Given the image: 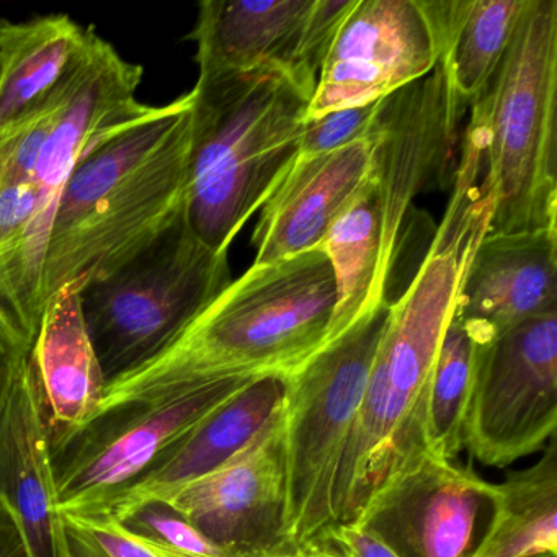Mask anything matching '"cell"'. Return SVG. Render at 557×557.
I'll use <instances>...</instances> for the list:
<instances>
[{"mask_svg":"<svg viewBox=\"0 0 557 557\" xmlns=\"http://www.w3.org/2000/svg\"><path fill=\"white\" fill-rule=\"evenodd\" d=\"M481 159L462 146L453 195L435 237L409 286L389 305L357 422L334 488V530L354 523L391 475L430 453L426 396L433 364L472 252L488 224Z\"/></svg>","mask_w":557,"mask_h":557,"instance_id":"1","label":"cell"},{"mask_svg":"<svg viewBox=\"0 0 557 557\" xmlns=\"http://www.w3.org/2000/svg\"><path fill=\"white\" fill-rule=\"evenodd\" d=\"M191 92L100 146L61 195L41 275V305L63 286L119 270L185 216Z\"/></svg>","mask_w":557,"mask_h":557,"instance_id":"2","label":"cell"},{"mask_svg":"<svg viewBox=\"0 0 557 557\" xmlns=\"http://www.w3.org/2000/svg\"><path fill=\"white\" fill-rule=\"evenodd\" d=\"M335 305L321 249L252 265L158 357L107 384L99 412L220 374L292 373L327 341Z\"/></svg>","mask_w":557,"mask_h":557,"instance_id":"3","label":"cell"},{"mask_svg":"<svg viewBox=\"0 0 557 557\" xmlns=\"http://www.w3.org/2000/svg\"><path fill=\"white\" fill-rule=\"evenodd\" d=\"M190 92L185 221L227 253L298 159L311 97L273 70L198 76Z\"/></svg>","mask_w":557,"mask_h":557,"instance_id":"4","label":"cell"},{"mask_svg":"<svg viewBox=\"0 0 557 557\" xmlns=\"http://www.w3.org/2000/svg\"><path fill=\"white\" fill-rule=\"evenodd\" d=\"M485 233L557 230V0H527L510 45L471 103Z\"/></svg>","mask_w":557,"mask_h":557,"instance_id":"5","label":"cell"},{"mask_svg":"<svg viewBox=\"0 0 557 557\" xmlns=\"http://www.w3.org/2000/svg\"><path fill=\"white\" fill-rule=\"evenodd\" d=\"M389 305L377 306L288 373L285 443L288 528L306 554L335 547L334 488Z\"/></svg>","mask_w":557,"mask_h":557,"instance_id":"6","label":"cell"},{"mask_svg":"<svg viewBox=\"0 0 557 557\" xmlns=\"http://www.w3.org/2000/svg\"><path fill=\"white\" fill-rule=\"evenodd\" d=\"M231 280L227 253L205 246L185 216L125 265L81 289L107 384L168 348Z\"/></svg>","mask_w":557,"mask_h":557,"instance_id":"7","label":"cell"},{"mask_svg":"<svg viewBox=\"0 0 557 557\" xmlns=\"http://www.w3.org/2000/svg\"><path fill=\"white\" fill-rule=\"evenodd\" d=\"M257 374H220L97 413L51 451L61 513H107L175 443Z\"/></svg>","mask_w":557,"mask_h":557,"instance_id":"8","label":"cell"},{"mask_svg":"<svg viewBox=\"0 0 557 557\" xmlns=\"http://www.w3.org/2000/svg\"><path fill=\"white\" fill-rule=\"evenodd\" d=\"M143 67L129 63L94 30L70 94L38 156L32 187L37 197L34 220L22 250V319L28 341L40 324L41 275L54 214L71 175L100 146L154 119L162 107L138 99Z\"/></svg>","mask_w":557,"mask_h":557,"instance_id":"9","label":"cell"},{"mask_svg":"<svg viewBox=\"0 0 557 557\" xmlns=\"http://www.w3.org/2000/svg\"><path fill=\"white\" fill-rule=\"evenodd\" d=\"M557 425V312L523 322L475 350L465 448L507 468L553 438Z\"/></svg>","mask_w":557,"mask_h":557,"instance_id":"10","label":"cell"},{"mask_svg":"<svg viewBox=\"0 0 557 557\" xmlns=\"http://www.w3.org/2000/svg\"><path fill=\"white\" fill-rule=\"evenodd\" d=\"M466 103L445 58L422 79L377 103L371 125L370 177L383 224V272L391 278L400 227L413 200L455 177V145Z\"/></svg>","mask_w":557,"mask_h":557,"instance_id":"11","label":"cell"},{"mask_svg":"<svg viewBox=\"0 0 557 557\" xmlns=\"http://www.w3.org/2000/svg\"><path fill=\"white\" fill-rule=\"evenodd\" d=\"M495 504L497 484L425 453L386 479L354 524L399 557H474Z\"/></svg>","mask_w":557,"mask_h":557,"instance_id":"12","label":"cell"},{"mask_svg":"<svg viewBox=\"0 0 557 557\" xmlns=\"http://www.w3.org/2000/svg\"><path fill=\"white\" fill-rule=\"evenodd\" d=\"M443 54L425 0H358L325 58L308 119L381 102L432 73Z\"/></svg>","mask_w":557,"mask_h":557,"instance_id":"13","label":"cell"},{"mask_svg":"<svg viewBox=\"0 0 557 557\" xmlns=\"http://www.w3.org/2000/svg\"><path fill=\"white\" fill-rule=\"evenodd\" d=\"M161 500L230 556H309L289 534L283 416L230 465Z\"/></svg>","mask_w":557,"mask_h":557,"instance_id":"14","label":"cell"},{"mask_svg":"<svg viewBox=\"0 0 557 557\" xmlns=\"http://www.w3.org/2000/svg\"><path fill=\"white\" fill-rule=\"evenodd\" d=\"M557 312V230L482 234L462 275L455 315L478 345Z\"/></svg>","mask_w":557,"mask_h":557,"instance_id":"15","label":"cell"},{"mask_svg":"<svg viewBox=\"0 0 557 557\" xmlns=\"http://www.w3.org/2000/svg\"><path fill=\"white\" fill-rule=\"evenodd\" d=\"M0 500L14 515L32 557H71L28 355L15 367L0 407Z\"/></svg>","mask_w":557,"mask_h":557,"instance_id":"16","label":"cell"},{"mask_svg":"<svg viewBox=\"0 0 557 557\" xmlns=\"http://www.w3.org/2000/svg\"><path fill=\"white\" fill-rule=\"evenodd\" d=\"M314 0H205L190 34L198 76L273 70L306 96L315 87L305 71V38Z\"/></svg>","mask_w":557,"mask_h":557,"instance_id":"17","label":"cell"},{"mask_svg":"<svg viewBox=\"0 0 557 557\" xmlns=\"http://www.w3.org/2000/svg\"><path fill=\"white\" fill-rule=\"evenodd\" d=\"M288 374L262 373L205 417L175 443L107 513L122 518L146 502L172 492L230 465L249 449L285 412Z\"/></svg>","mask_w":557,"mask_h":557,"instance_id":"18","label":"cell"},{"mask_svg":"<svg viewBox=\"0 0 557 557\" xmlns=\"http://www.w3.org/2000/svg\"><path fill=\"white\" fill-rule=\"evenodd\" d=\"M370 172L368 138L331 154L298 158L260 207L252 265L319 249Z\"/></svg>","mask_w":557,"mask_h":557,"instance_id":"19","label":"cell"},{"mask_svg":"<svg viewBox=\"0 0 557 557\" xmlns=\"http://www.w3.org/2000/svg\"><path fill=\"white\" fill-rule=\"evenodd\" d=\"M77 283L54 293L41 312L30 358L51 451L99 412L107 380L90 342Z\"/></svg>","mask_w":557,"mask_h":557,"instance_id":"20","label":"cell"},{"mask_svg":"<svg viewBox=\"0 0 557 557\" xmlns=\"http://www.w3.org/2000/svg\"><path fill=\"white\" fill-rule=\"evenodd\" d=\"M94 28L70 15L0 25V135L51 102L89 47Z\"/></svg>","mask_w":557,"mask_h":557,"instance_id":"21","label":"cell"},{"mask_svg":"<svg viewBox=\"0 0 557 557\" xmlns=\"http://www.w3.org/2000/svg\"><path fill=\"white\" fill-rule=\"evenodd\" d=\"M319 249L327 256L337 285V305L327 341L341 335L358 319L387 302L384 275L383 224L370 177L350 207L332 224Z\"/></svg>","mask_w":557,"mask_h":557,"instance_id":"22","label":"cell"},{"mask_svg":"<svg viewBox=\"0 0 557 557\" xmlns=\"http://www.w3.org/2000/svg\"><path fill=\"white\" fill-rule=\"evenodd\" d=\"M474 557H557V442L533 466L508 472Z\"/></svg>","mask_w":557,"mask_h":557,"instance_id":"23","label":"cell"},{"mask_svg":"<svg viewBox=\"0 0 557 557\" xmlns=\"http://www.w3.org/2000/svg\"><path fill=\"white\" fill-rule=\"evenodd\" d=\"M45 139L47 128L38 122L22 123L0 135V299L17 322L22 249L37 205L32 177Z\"/></svg>","mask_w":557,"mask_h":557,"instance_id":"24","label":"cell"},{"mask_svg":"<svg viewBox=\"0 0 557 557\" xmlns=\"http://www.w3.org/2000/svg\"><path fill=\"white\" fill-rule=\"evenodd\" d=\"M527 0H461L443 54L466 106L481 97L510 45Z\"/></svg>","mask_w":557,"mask_h":557,"instance_id":"25","label":"cell"},{"mask_svg":"<svg viewBox=\"0 0 557 557\" xmlns=\"http://www.w3.org/2000/svg\"><path fill=\"white\" fill-rule=\"evenodd\" d=\"M478 344L451 315L433 364L426 396V448L455 461L465 448V420L474 381Z\"/></svg>","mask_w":557,"mask_h":557,"instance_id":"26","label":"cell"},{"mask_svg":"<svg viewBox=\"0 0 557 557\" xmlns=\"http://www.w3.org/2000/svg\"><path fill=\"white\" fill-rule=\"evenodd\" d=\"M162 557H233L164 500H151L116 518Z\"/></svg>","mask_w":557,"mask_h":557,"instance_id":"27","label":"cell"},{"mask_svg":"<svg viewBox=\"0 0 557 557\" xmlns=\"http://www.w3.org/2000/svg\"><path fill=\"white\" fill-rule=\"evenodd\" d=\"M61 515L71 557H162L110 513Z\"/></svg>","mask_w":557,"mask_h":557,"instance_id":"28","label":"cell"},{"mask_svg":"<svg viewBox=\"0 0 557 557\" xmlns=\"http://www.w3.org/2000/svg\"><path fill=\"white\" fill-rule=\"evenodd\" d=\"M377 103L334 110L315 119H306L298 158L331 154L364 141L370 135Z\"/></svg>","mask_w":557,"mask_h":557,"instance_id":"29","label":"cell"},{"mask_svg":"<svg viewBox=\"0 0 557 557\" xmlns=\"http://www.w3.org/2000/svg\"><path fill=\"white\" fill-rule=\"evenodd\" d=\"M332 544L345 557H399L386 544L358 524H338L331 536Z\"/></svg>","mask_w":557,"mask_h":557,"instance_id":"30","label":"cell"},{"mask_svg":"<svg viewBox=\"0 0 557 557\" xmlns=\"http://www.w3.org/2000/svg\"><path fill=\"white\" fill-rule=\"evenodd\" d=\"M0 557H32L14 515L0 500Z\"/></svg>","mask_w":557,"mask_h":557,"instance_id":"31","label":"cell"},{"mask_svg":"<svg viewBox=\"0 0 557 557\" xmlns=\"http://www.w3.org/2000/svg\"><path fill=\"white\" fill-rule=\"evenodd\" d=\"M0 338L21 354L30 351L32 342L28 341L27 335L22 331L21 325L15 321L14 315L9 311L8 306L2 302V299H0Z\"/></svg>","mask_w":557,"mask_h":557,"instance_id":"32","label":"cell"},{"mask_svg":"<svg viewBox=\"0 0 557 557\" xmlns=\"http://www.w3.org/2000/svg\"><path fill=\"white\" fill-rule=\"evenodd\" d=\"M25 355L28 354H21V351L14 350L11 345L5 344L0 338V407H2L5 396H8L12 377H14L15 367H17L18 361Z\"/></svg>","mask_w":557,"mask_h":557,"instance_id":"33","label":"cell"},{"mask_svg":"<svg viewBox=\"0 0 557 557\" xmlns=\"http://www.w3.org/2000/svg\"><path fill=\"white\" fill-rule=\"evenodd\" d=\"M306 557H345L337 547H331V549L318 550V553L309 554Z\"/></svg>","mask_w":557,"mask_h":557,"instance_id":"34","label":"cell"},{"mask_svg":"<svg viewBox=\"0 0 557 557\" xmlns=\"http://www.w3.org/2000/svg\"><path fill=\"white\" fill-rule=\"evenodd\" d=\"M0 25H2V21H0Z\"/></svg>","mask_w":557,"mask_h":557,"instance_id":"35","label":"cell"}]
</instances>
